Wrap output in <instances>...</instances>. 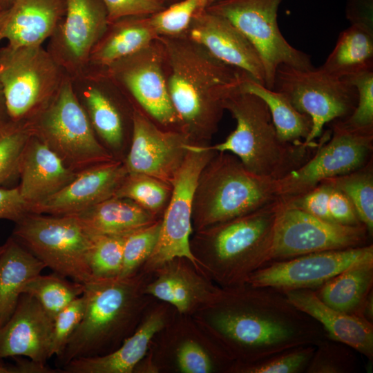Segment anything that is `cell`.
Wrapping results in <instances>:
<instances>
[{
  "mask_svg": "<svg viewBox=\"0 0 373 373\" xmlns=\"http://www.w3.org/2000/svg\"><path fill=\"white\" fill-rule=\"evenodd\" d=\"M160 227L161 218L126 235L119 278L133 276L137 268L149 258L157 245Z\"/></svg>",
  "mask_w": 373,
  "mask_h": 373,
  "instance_id": "7bdbcfd3",
  "label": "cell"
},
{
  "mask_svg": "<svg viewBox=\"0 0 373 373\" xmlns=\"http://www.w3.org/2000/svg\"><path fill=\"white\" fill-rule=\"evenodd\" d=\"M59 157L34 134L22 153L17 186L29 209L54 195L76 176Z\"/></svg>",
  "mask_w": 373,
  "mask_h": 373,
  "instance_id": "7402d4cb",
  "label": "cell"
},
{
  "mask_svg": "<svg viewBox=\"0 0 373 373\" xmlns=\"http://www.w3.org/2000/svg\"><path fill=\"white\" fill-rule=\"evenodd\" d=\"M146 292L171 303L182 313L189 310L202 298L204 293L219 296L222 291H204V287L199 281L186 271L173 268L164 272L148 285Z\"/></svg>",
  "mask_w": 373,
  "mask_h": 373,
  "instance_id": "d6a6232c",
  "label": "cell"
},
{
  "mask_svg": "<svg viewBox=\"0 0 373 373\" xmlns=\"http://www.w3.org/2000/svg\"><path fill=\"white\" fill-rule=\"evenodd\" d=\"M321 67L339 77L373 67L372 27L352 23L339 35L334 48Z\"/></svg>",
  "mask_w": 373,
  "mask_h": 373,
  "instance_id": "4dcf8cb0",
  "label": "cell"
},
{
  "mask_svg": "<svg viewBox=\"0 0 373 373\" xmlns=\"http://www.w3.org/2000/svg\"><path fill=\"white\" fill-rule=\"evenodd\" d=\"M9 10L10 8L6 9L0 8V30L8 17Z\"/></svg>",
  "mask_w": 373,
  "mask_h": 373,
  "instance_id": "11a10c76",
  "label": "cell"
},
{
  "mask_svg": "<svg viewBox=\"0 0 373 373\" xmlns=\"http://www.w3.org/2000/svg\"><path fill=\"white\" fill-rule=\"evenodd\" d=\"M177 361L184 373H208L213 370V363L209 354L196 342L188 340L179 347Z\"/></svg>",
  "mask_w": 373,
  "mask_h": 373,
  "instance_id": "7dc6e473",
  "label": "cell"
},
{
  "mask_svg": "<svg viewBox=\"0 0 373 373\" xmlns=\"http://www.w3.org/2000/svg\"><path fill=\"white\" fill-rule=\"evenodd\" d=\"M331 137L323 136L314 154L284 177L275 180L278 199L303 194L323 181L358 170L372 159L373 133L352 130L341 119L332 121Z\"/></svg>",
  "mask_w": 373,
  "mask_h": 373,
  "instance_id": "7c38bea8",
  "label": "cell"
},
{
  "mask_svg": "<svg viewBox=\"0 0 373 373\" xmlns=\"http://www.w3.org/2000/svg\"><path fill=\"white\" fill-rule=\"evenodd\" d=\"M82 295V320L57 357L61 367L75 358L102 355L122 334L136 308L137 285L133 276L93 278L84 284Z\"/></svg>",
  "mask_w": 373,
  "mask_h": 373,
  "instance_id": "8992f818",
  "label": "cell"
},
{
  "mask_svg": "<svg viewBox=\"0 0 373 373\" xmlns=\"http://www.w3.org/2000/svg\"><path fill=\"white\" fill-rule=\"evenodd\" d=\"M5 247H6L5 243L3 245H0V256L3 253V251L4 249H5Z\"/></svg>",
  "mask_w": 373,
  "mask_h": 373,
  "instance_id": "91938a15",
  "label": "cell"
},
{
  "mask_svg": "<svg viewBox=\"0 0 373 373\" xmlns=\"http://www.w3.org/2000/svg\"><path fill=\"white\" fill-rule=\"evenodd\" d=\"M149 17L131 16L108 23L91 52L86 75L90 68L99 69V72L156 40L159 36Z\"/></svg>",
  "mask_w": 373,
  "mask_h": 373,
  "instance_id": "484cf974",
  "label": "cell"
},
{
  "mask_svg": "<svg viewBox=\"0 0 373 373\" xmlns=\"http://www.w3.org/2000/svg\"><path fill=\"white\" fill-rule=\"evenodd\" d=\"M84 291V284L57 274L41 275L29 280L24 287L23 294L35 297L46 312L54 320L64 308L68 305Z\"/></svg>",
  "mask_w": 373,
  "mask_h": 373,
  "instance_id": "d590c367",
  "label": "cell"
},
{
  "mask_svg": "<svg viewBox=\"0 0 373 373\" xmlns=\"http://www.w3.org/2000/svg\"><path fill=\"white\" fill-rule=\"evenodd\" d=\"M102 77L125 88L152 120L166 128L179 131L166 85L163 46L158 38L88 78Z\"/></svg>",
  "mask_w": 373,
  "mask_h": 373,
  "instance_id": "4fadbf2b",
  "label": "cell"
},
{
  "mask_svg": "<svg viewBox=\"0 0 373 373\" xmlns=\"http://www.w3.org/2000/svg\"><path fill=\"white\" fill-rule=\"evenodd\" d=\"M10 120L11 119L8 113L3 88L0 84V126Z\"/></svg>",
  "mask_w": 373,
  "mask_h": 373,
  "instance_id": "db71d44e",
  "label": "cell"
},
{
  "mask_svg": "<svg viewBox=\"0 0 373 373\" xmlns=\"http://www.w3.org/2000/svg\"><path fill=\"white\" fill-rule=\"evenodd\" d=\"M0 256V327L11 317L27 283L40 274L45 265L10 237Z\"/></svg>",
  "mask_w": 373,
  "mask_h": 373,
  "instance_id": "83f0119b",
  "label": "cell"
},
{
  "mask_svg": "<svg viewBox=\"0 0 373 373\" xmlns=\"http://www.w3.org/2000/svg\"><path fill=\"white\" fill-rule=\"evenodd\" d=\"M329 213L335 223L347 226L363 224L350 200L343 192L332 187L329 198Z\"/></svg>",
  "mask_w": 373,
  "mask_h": 373,
  "instance_id": "c3c4849f",
  "label": "cell"
},
{
  "mask_svg": "<svg viewBox=\"0 0 373 373\" xmlns=\"http://www.w3.org/2000/svg\"><path fill=\"white\" fill-rule=\"evenodd\" d=\"M14 0H0V8H9Z\"/></svg>",
  "mask_w": 373,
  "mask_h": 373,
  "instance_id": "6f0895ef",
  "label": "cell"
},
{
  "mask_svg": "<svg viewBox=\"0 0 373 373\" xmlns=\"http://www.w3.org/2000/svg\"><path fill=\"white\" fill-rule=\"evenodd\" d=\"M108 23L131 16H150L166 7L160 0H101Z\"/></svg>",
  "mask_w": 373,
  "mask_h": 373,
  "instance_id": "bcb514c9",
  "label": "cell"
},
{
  "mask_svg": "<svg viewBox=\"0 0 373 373\" xmlns=\"http://www.w3.org/2000/svg\"><path fill=\"white\" fill-rule=\"evenodd\" d=\"M315 345H302L285 350L265 358L238 364L231 370L242 373H305Z\"/></svg>",
  "mask_w": 373,
  "mask_h": 373,
  "instance_id": "74e56055",
  "label": "cell"
},
{
  "mask_svg": "<svg viewBox=\"0 0 373 373\" xmlns=\"http://www.w3.org/2000/svg\"><path fill=\"white\" fill-rule=\"evenodd\" d=\"M72 216L94 236H126L160 219L133 201L114 195Z\"/></svg>",
  "mask_w": 373,
  "mask_h": 373,
  "instance_id": "4316f807",
  "label": "cell"
},
{
  "mask_svg": "<svg viewBox=\"0 0 373 373\" xmlns=\"http://www.w3.org/2000/svg\"><path fill=\"white\" fill-rule=\"evenodd\" d=\"M66 74L43 46L0 49V84L11 120H29L52 99Z\"/></svg>",
  "mask_w": 373,
  "mask_h": 373,
  "instance_id": "9c48e42d",
  "label": "cell"
},
{
  "mask_svg": "<svg viewBox=\"0 0 373 373\" xmlns=\"http://www.w3.org/2000/svg\"><path fill=\"white\" fill-rule=\"evenodd\" d=\"M108 24L101 0H66L65 15L47 50L73 81L84 77L91 52Z\"/></svg>",
  "mask_w": 373,
  "mask_h": 373,
  "instance_id": "e0dca14e",
  "label": "cell"
},
{
  "mask_svg": "<svg viewBox=\"0 0 373 373\" xmlns=\"http://www.w3.org/2000/svg\"><path fill=\"white\" fill-rule=\"evenodd\" d=\"M343 78L356 88L358 99L352 113L341 119L342 122L352 130L373 133V67Z\"/></svg>",
  "mask_w": 373,
  "mask_h": 373,
  "instance_id": "b9f144b4",
  "label": "cell"
},
{
  "mask_svg": "<svg viewBox=\"0 0 373 373\" xmlns=\"http://www.w3.org/2000/svg\"><path fill=\"white\" fill-rule=\"evenodd\" d=\"M131 144L123 163L128 173H142L171 184L191 144L178 130L157 126L143 111L131 113Z\"/></svg>",
  "mask_w": 373,
  "mask_h": 373,
  "instance_id": "ac0fdd59",
  "label": "cell"
},
{
  "mask_svg": "<svg viewBox=\"0 0 373 373\" xmlns=\"http://www.w3.org/2000/svg\"><path fill=\"white\" fill-rule=\"evenodd\" d=\"M184 35L265 86V70L257 50L226 18L204 8L193 18Z\"/></svg>",
  "mask_w": 373,
  "mask_h": 373,
  "instance_id": "d6986e66",
  "label": "cell"
},
{
  "mask_svg": "<svg viewBox=\"0 0 373 373\" xmlns=\"http://www.w3.org/2000/svg\"><path fill=\"white\" fill-rule=\"evenodd\" d=\"M211 317L213 329L245 364L287 349L316 345L327 336L321 325L269 287L245 283L222 291Z\"/></svg>",
  "mask_w": 373,
  "mask_h": 373,
  "instance_id": "6da1fadb",
  "label": "cell"
},
{
  "mask_svg": "<svg viewBox=\"0 0 373 373\" xmlns=\"http://www.w3.org/2000/svg\"><path fill=\"white\" fill-rule=\"evenodd\" d=\"M239 90L256 95L266 103L280 140L294 145L305 144L312 131V119L296 110L284 94L268 88L245 73Z\"/></svg>",
  "mask_w": 373,
  "mask_h": 373,
  "instance_id": "f546056e",
  "label": "cell"
},
{
  "mask_svg": "<svg viewBox=\"0 0 373 373\" xmlns=\"http://www.w3.org/2000/svg\"><path fill=\"white\" fill-rule=\"evenodd\" d=\"M223 106L236 120V128L222 142L204 146L232 153L258 175L280 179L306 162L320 144L307 146L280 140L266 103L256 95L238 89Z\"/></svg>",
  "mask_w": 373,
  "mask_h": 373,
  "instance_id": "3957f363",
  "label": "cell"
},
{
  "mask_svg": "<svg viewBox=\"0 0 373 373\" xmlns=\"http://www.w3.org/2000/svg\"><path fill=\"white\" fill-rule=\"evenodd\" d=\"M126 236H94L88 255L93 278L119 277L123 263V247Z\"/></svg>",
  "mask_w": 373,
  "mask_h": 373,
  "instance_id": "ab89813d",
  "label": "cell"
},
{
  "mask_svg": "<svg viewBox=\"0 0 373 373\" xmlns=\"http://www.w3.org/2000/svg\"><path fill=\"white\" fill-rule=\"evenodd\" d=\"M279 200L268 262L361 247L367 245L371 238L363 224L347 226L326 221Z\"/></svg>",
  "mask_w": 373,
  "mask_h": 373,
  "instance_id": "9a60e30c",
  "label": "cell"
},
{
  "mask_svg": "<svg viewBox=\"0 0 373 373\" xmlns=\"http://www.w3.org/2000/svg\"><path fill=\"white\" fill-rule=\"evenodd\" d=\"M29 122L33 134L75 172L116 159L97 140L68 76L52 99Z\"/></svg>",
  "mask_w": 373,
  "mask_h": 373,
  "instance_id": "52a82bcc",
  "label": "cell"
},
{
  "mask_svg": "<svg viewBox=\"0 0 373 373\" xmlns=\"http://www.w3.org/2000/svg\"><path fill=\"white\" fill-rule=\"evenodd\" d=\"M160 1H162L166 6L168 4L170 5L180 0H160Z\"/></svg>",
  "mask_w": 373,
  "mask_h": 373,
  "instance_id": "680465c9",
  "label": "cell"
},
{
  "mask_svg": "<svg viewBox=\"0 0 373 373\" xmlns=\"http://www.w3.org/2000/svg\"><path fill=\"white\" fill-rule=\"evenodd\" d=\"M187 149L184 160L171 182L172 192L161 218L159 238L148 259L152 267L180 258L195 265L199 262L190 244L193 195L201 171L217 151L191 144Z\"/></svg>",
  "mask_w": 373,
  "mask_h": 373,
  "instance_id": "5bb4252c",
  "label": "cell"
},
{
  "mask_svg": "<svg viewBox=\"0 0 373 373\" xmlns=\"http://www.w3.org/2000/svg\"><path fill=\"white\" fill-rule=\"evenodd\" d=\"M158 39L179 131L191 144L207 145L218 129L224 100L239 89L244 72L220 61L184 35Z\"/></svg>",
  "mask_w": 373,
  "mask_h": 373,
  "instance_id": "7a4b0ae2",
  "label": "cell"
},
{
  "mask_svg": "<svg viewBox=\"0 0 373 373\" xmlns=\"http://www.w3.org/2000/svg\"><path fill=\"white\" fill-rule=\"evenodd\" d=\"M53 319L32 296L22 294L9 320L0 327V359L25 356L46 364Z\"/></svg>",
  "mask_w": 373,
  "mask_h": 373,
  "instance_id": "44dd1931",
  "label": "cell"
},
{
  "mask_svg": "<svg viewBox=\"0 0 373 373\" xmlns=\"http://www.w3.org/2000/svg\"><path fill=\"white\" fill-rule=\"evenodd\" d=\"M0 373H14L12 366H6L0 363Z\"/></svg>",
  "mask_w": 373,
  "mask_h": 373,
  "instance_id": "9f6ffc18",
  "label": "cell"
},
{
  "mask_svg": "<svg viewBox=\"0 0 373 373\" xmlns=\"http://www.w3.org/2000/svg\"><path fill=\"white\" fill-rule=\"evenodd\" d=\"M367 262H373L372 244L271 261L252 273L246 283L281 291L314 290L344 270Z\"/></svg>",
  "mask_w": 373,
  "mask_h": 373,
  "instance_id": "2e32d148",
  "label": "cell"
},
{
  "mask_svg": "<svg viewBox=\"0 0 373 373\" xmlns=\"http://www.w3.org/2000/svg\"><path fill=\"white\" fill-rule=\"evenodd\" d=\"M15 223L12 237L46 267L81 284L93 279L88 264L93 235L75 216L28 212Z\"/></svg>",
  "mask_w": 373,
  "mask_h": 373,
  "instance_id": "ba28073f",
  "label": "cell"
},
{
  "mask_svg": "<svg viewBox=\"0 0 373 373\" xmlns=\"http://www.w3.org/2000/svg\"><path fill=\"white\" fill-rule=\"evenodd\" d=\"M83 98L93 129L106 144L109 151H120L124 144V124L114 102L95 85L88 86L83 91Z\"/></svg>",
  "mask_w": 373,
  "mask_h": 373,
  "instance_id": "1f68e13d",
  "label": "cell"
},
{
  "mask_svg": "<svg viewBox=\"0 0 373 373\" xmlns=\"http://www.w3.org/2000/svg\"><path fill=\"white\" fill-rule=\"evenodd\" d=\"M279 206L278 199L247 214L198 231L196 240L204 248L221 282L232 287L243 285L268 262Z\"/></svg>",
  "mask_w": 373,
  "mask_h": 373,
  "instance_id": "5b68a950",
  "label": "cell"
},
{
  "mask_svg": "<svg viewBox=\"0 0 373 373\" xmlns=\"http://www.w3.org/2000/svg\"><path fill=\"white\" fill-rule=\"evenodd\" d=\"M354 350L327 336L315 345V350L305 373H353L358 370Z\"/></svg>",
  "mask_w": 373,
  "mask_h": 373,
  "instance_id": "60d3db41",
  "label": "cell"
},
{
  "mask_svg": "<svg viewBox=\"0 0 373 373\" xmlns=\"http://www.w3.org/2000/svg\"><path fill=\"white\" fill-rule=\"evenodd\" d=\"M278 198L275 180L249 171L232 153L219 151L199 175L192 224L198 231L247 214Z\"/></svg>",
  "mask_w": 373,
  "mask_h": 373,
  "instance_id": "277c9868",
  "label": "cell"
},
{
  "mask_svg": "<svg viewBox=\"0 0 373 373\" xmlns=\"http://www.w3.org/2000/svg\"><path fill=\"white\" fill-rule=\"evenodd\" d=\"M127 173L119 159L89 166L77 172L60 191L31 206L29 212L52 216L76 214L113 196Z\"/></svg>",
  "mask_w": 373,
  "mask_h": 373,
  "instance_id": "ffe728a7",
  "label": "cell"
},
{
  "mask_svg": "<svg viewBox=\"0 0 373 373\" xmlns=\"http://www.w3.org/2000/svg\"><path fill=\"white\" fill-rule=\"evenodd\" d=\"M32 135L29 120H10L0 126V185L18 175L22 153Z\"/></svg>",
  "mask_w": 373,
  "mask_h": 373,
  "instance_id": "8d00e7d4",
  "label": "cell"
},
{
  "mask_svg": "<svg viewBox=\"0 0 373 373\" xmlns=\"http://www.w3.org/2000/svg\"><path fill=\"white\" fill-rule=\"evenodd\" d=\"M289 301L316 321L327 337L341 342L373 361V323L336 310L321 301L312 289L283 291Z\"/></svg>",
  "mask_w": 373,
  "mask_h": 373,
  "instance_id": "cb8c5ba5",
  "label": "cell"
},
{
  "mask_svg": "<svg viewBox=\"0 0 373 373\" xmlns=\"http://www.w3.org/2000/svg\"><path fill=\"white\" fill-rule=\"evenodd\" d=\"M216 0H180L150 15L158 36L177 37L186 33L195 15Z\"/></svg>",
  "mask_w": 373,
  "mask_h": 373,
  "instance_id": "f35d334b",
  "label": "cell"
},
{
  "mask_svg": "<svg viewBox=\"0 0 373 373\" xmlns=\"http://www.w3.org/2000/svg\"><path fill=\"white\" fill-rule=\"evenodd\" d=\"M331 190L332 187L329 184L321 183L303 194L281 200L313 216L332 222L329 213V198Z\"/></svg>",
  "mask_w": 373,
  "mask_h": 373,
  "instance_id": "f6af8a7d",
  "label": "cell"
},
{
  "mask_svg": "<svg viewBox=\"0 0 373 373\" xmlns=\"http://www.w3.org/2000/svg\"><path fill=\"white\" fill-rule=\"evenodd\" d=\"M66 0H14L0 30L4 48L42 46L63 19Z\"/></svg>",
  "mask_w": 373,
  "mask_h": 373,
  "instance_id": "603a6c76",
  "label": "cell"
},
{
  "mask_svg": "<svg viewBox=\"0 0 373 373\" xmlns=\"http://www.w3.org/2000/svg\"><path fill=\"white\" fill-rule=\"evenodd\" d=\"M172 185L142 173H127L114 196L128 199L157 218L170 200Z\"/></svg>",
  "mask_w": 373,
  "mask_h": 373,
  "instance_id": "e575fe53",
  "label": "cell"
},
{
  "mask_svg": "<svg viewBox=\"0 0 373 373\" xmlns=\"http://www.w3.org/2000/svg\"><path fill=\"white\" fill-rule=\"evenodd\" d=\"M85 310V299L82 294L64 308L53 320L50 350V358L59 356L69 338L80 323Z\"/></svg>",
  "mask_w": 373,
  "mask_h": 373,
  "instance_id": "ee69618b",
  "label": "cell"
},
{
  "mask_svg": "<svg viewBox=\"0 0 373 373\" xmlns=\"http://www.w3.org/2000/svg\"><path fill=\"white\" fill-rule=\"evenodd\" d=\"M360 316L361 318L373 323V290L365 299Z\"/></svg>",
  "mask_w": 373,
  "mask_h": 373,
  "instance_id": "f5cc1de1",
  "label": "cell"
},
{
  "mask_svg": "<svg viewBox=\"0 0 373 373\" xmlns=\"http://www.w3.org/2000/svg\"><path fill=\"white\" fill-rule=\"evenodd\" d=\"M282 0H216L206 9L234 25L257 50L265 70V86L274 89L279 66L313 68L310 57L284 38L277 21Z\"/></svg>",
  "mask_w": 373,
  "mask_h": 373,
  "instance_id": "8fae6325",
  "label": "cell"
},
{
  "mask_svg": "<svg viewBox=\"0 0 373 373\" xmlns=\"http://www.w3.org/2000/svg\"><path fill=\"white\" fill-rule=\"evenodd\" d=\"M28 212L29 207L22 198L18 187H0V220L17 222Z\"/></svg>",
  "mask_w": 373,
  "mask_h": 373,
  "instance_id": "681fc988",
  "label": "cell"
},
{
  "mask_svg": "<svg viewBox=\"0 0 373 373\" xmlns=\"http://www.w3.org/2000/svg\"><path fill=\"white\" fill-rule=\"evenodd\" d=\"M164 325L162 315L154 313L118 348L104 355L75 358L62 367V372L131 373L145 356L153 337Z\"/></svg>",
  "mask_w": 373,
  "mask_h": 373,
  "instance_id": "d4e9b609",
  "label": "cell"
},
{
  "mask_svg": "<svg viewBox=\"0 0 373 373\" xmlns=\"http://www.w3.org/2000/svg\"><path fill=\"white\" fill-rule=\"evenodd\" d=\"M321 183L343 192L353 204L358 219L373 234V169L372 160L351 173L327 179Z\"/></svg>",
  "mask_w": 373,
  "mask_h": 373,
  "instance_id": "836d02e7",
  "label": "cell"
},
{
  "mask_svg": "<svg viewBox=\"0 0 373 373\" xmlns=\"http://www.w3.org/2000/svg\"><path fill=\"white\" fill-rule=\"evenodd\" d=\"M373 290V262L352 266L314 289L329 307L361 318L363 303Z\"/></svg>",
  "mask_w": 373,
  "mask_h": 373,
  "instance_id": "f1b7e54d",
  "label": "cell"
},
{
  "mask_svg": "<svg viewBox=\"0 0 373 373\" xmlns=\"http://www.w3.org/2000/svg\"><path fill=\"white\" fill-rule=\"evenodd\" d=\"M274 90L284 94L296 110L311 117L312 128L305 142L307 146L318 145L315 140L327 123L350 115L358 99L354 86L322 67L300 69L282 64L276 72Z\"/></svg>",
  "mask_w": 373,
  "mask_h": 373,
  "instance_id": "30bf717a",
  "label": "cell"
},
{
  "mask_svg": "<svg viewBox=\"0 0 373 373\" xmlns=\"http://www.w3.org/2000/svg\"><path fill=\"white\" fill-rule=\"evenodd\" d=\"M373 0H349L347 6V18L354 23L372 27Z\"/></svg>",
  "mask_w": 373,
  "mask_h": 373,
  "instance_id": "f907efd6",
  "label": "cell"
},
{
  "mask_svg": "<svg viewBox=\"0 0 373 373\" xmlns=\"http://www.w3.org/2000/svg\"><path fill=\"white\" fill-rule=\"evenodd\" d=\"M16 365L12 366L15 373H55L59 372L51 369L46 364L31 359H17Z\"/></svg>",
  "mask_w": 373,
  "mask_h": 373,
  "instance_id": "816d5d0a",
  "label": "cell"
}]
</instances>
